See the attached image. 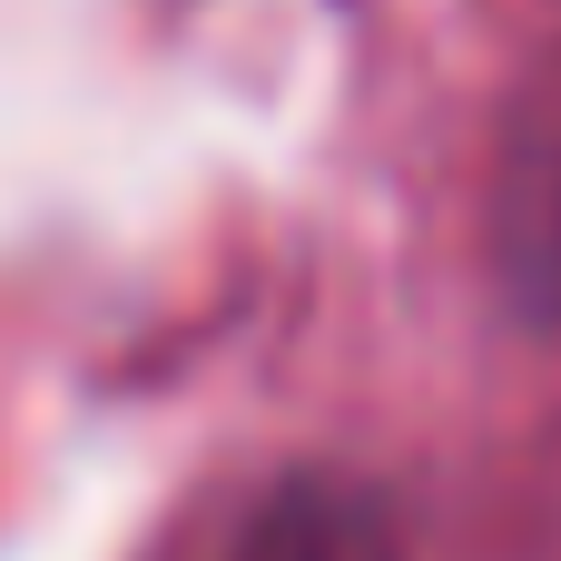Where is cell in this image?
Listing matches in <instances>:
<instances>
[{"instance_id": "cell-1", "label": "cell", "mask_w": 561, "mask_h": 561, "mask_svg": "<svg viewBox=\"0 0 561 561\" xmlns=\"http://www.w3.org/2000/svg\"><path fill=\"white\" fill-rule=\"evenodd\" d=\"M207 561H404V513L375 473L296 463L217 533Z\"/></svg>"}, {"instance_id": "cell-2", "label": "cell", "mask_w": 561, "mask_h": 561, "mask_svg": "<svg viewBox=\"0 0 561 561\" xmlns=\"http://www.w3.org/2000/svg\"><path fill=\"white\" fill-rule=\"evenodd\" d=\"M513 256L561 286V99L523 118V168H513Z\"/></svg>"}]
</instances>
